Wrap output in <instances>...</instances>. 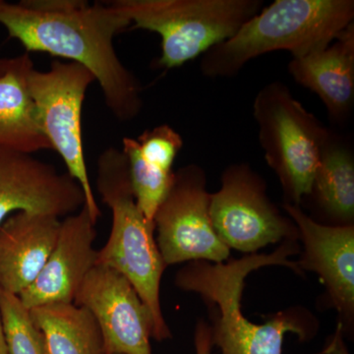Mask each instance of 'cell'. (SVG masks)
Here are the masks:
<instances>
[{"label": "cell", "instance_id": "2e32d148", "mask_svg": "<svg viewBox=\"0 0 354 354\" xmlns=\"http://www.w3.org/2000/svg\"><path fill=\"white\" fill-rule=\"evenodd\" d=\"M0 73V148L28 153L53 150L29 88L35 68L30 53L2 59Z\"/></svg>", "mask_w": 354, "mask_h": 354}, {"label": "cell", "instance_id": "d6986e66", "mask_svg": "<svg viewBox=\"0 0 354 354\" xmlns=\"http://www.w3.org/2000/svg\"><path fill=\"white\" fill-rule=\"evenodd\" d=\"M122 152L127 157L128 171L137 205L148 220L153 221L174 181V171L167 172L147 162L139 150L136 139L125 137Z\"/></svg>", "mask_w": 354, "mask_h": 354}, {"label": "cell", "instance_id": "9c48e42d", "mask_svg": "<svg viewBox=\"0 0 354 354\" xmlns=\"http://www.w3.org/2000/svg\"><path fill=\"white\" fill-rule=\"evenodd\" d=\"M206 183L199 165L174 172L171 189L153 218L156 241L167 266L188 261L223 263L230 257V249L212 223Z\"/></svg>", "mask_w": 354, "mask_h": 354}, {"label": "cell", "instance_id": "30bf717a", "mask_svg": "<svg viewBox=\"0 0 354 354\" xmlns=\"http://www.w3.org/2000/svg\"><path fill=\"white\" fill-rule=\"evenodd\" d=\"M74 304L88 310L94 317L101 330L104 354H152V317L120 272L95 265Z\"/></svg>", "mask_w": 354, "mask_h": 354}, {"label": "cell", "instance_id": "9a60e30c", "mask_svg": "<svg viewBox=\"0 0 354 354\" xmlns=\"http://www.w3.org/2000/svg\"><path fill=\"white\" fill-rule=\"evenodd\" d=\"M288 70L295 82L320 97L330 120L344 124L354 106V23L322 50L292 58Z\"/></svg>", "mask_w": 354, "mask_h": 354}, {"label": "cell", "instance_id": "52a82bcc", "mask_svg": "<svg viewBox=\"0 0 354 354\" xmlns=\"http://www.w3.org/2000/svg\"><path fill=\"white\" fill-rule=\"evenodd\" d=\"M95 81L82 65L60 60H53L48 71L34 68L29 75L30 92L44 134L64 160L67 174L82 188L85 207L97 225L101 209L88 177L82 130L86 93Z\"/></svg>", "mask_w": 354, "mask_h": 354}, {"label": "cell", "instance_id": "ffe728a7", "mask_svg": "<svg viewBox=\"0 0 354 354\" xmlns=\"http://www.w3.org/2000/svg\"><path fill=\"white\" fill-rule=\"evenodd\" d=\"M0 315L8 354H50L46 339L31 312L18 295L0 288Z\"/></svg>", "mask_w": 354, "mask_h": 354}, {"label": "cell", "instance_id": "8fae6325", "mask_svg": "<svg viewBox=\"0 0 354 354\" xmlns=\"http://www.w3.org/2000/svg\"><path fill=\"white\" fill-rule=\"evenodd\" d=\"M84 205L82 188L67 172L32 153L0 148V225L19 212L60 218Z\"/></svg>", "mask_w": 354, "mask_h": 354}, {"label": "cell", "instance_id": "d4e9b609", "mask_svg": "<svg viewBox=\"0 0 354 354\" xmlns=\"http://www.w3.org/2000/svg\"><path fill=\"white\" fill-rule=\"evenodd\" d=\"M2 67H3V64H2V59H0V73H1Z\"/></svg>", "mask_w": 354, "mask_h": 354}, {"label": "cell", "instance_id": "ac0fdd59", "mask_svg": "<svg viewBox=\"0 0 354 354\" xmlns=\"http://www.w3.org/2000/svg\"><path fill=\"white\" fill-rule=\"evenodd\" d=\"M50 354H104L99 326L88 310L74 304L30 309Z\"/></svg>", "mask_w": 354, "mask_h": 354}, {"label": "cell", "instance_id": "44dd1931", "mask_svg": "<svg viewBox=\"0 0 354 354\" xmlns=\"http://www.w3.org/2000/svg\"><path fill=\"white\" fill-rule=\"evenodd\" d=\"M141 155L158 169L172 172L174 160L183 147L181 135L169 124L147 129L136 138Z\"/></svg>", "mask_w": 354, "mask_h": 354}, {"label": "cell", "instance_id": "7a4b0ae2", "mask_svg": "<svg viewBox=\"0 0 354 354\" xmlns=\"http://www.w3.org/2000/svg\"><path fill=\"white\" fill-rule=\"evenodd\" d=\"M353 23V0H276L202 55L200 71L232 78L254 58L274 51L304 57L329 46Z\"/></svg>", "mask_w": 354, "mask_h": 354}, {"label": "cell", "instance_id": "5bb4252c", "mask_svg": "<svg viewBox=\"0 0 354 354\" xmlns=\"http://www.w3.org/2000/svg\"><path fill=\"white\" fill-rule=\"evenodd\" d=\"M59 218L19 212L0 225V288L19 295L38 278L59 234Z\"/></svg>", "mask_w": 354, "mask_h": 354}, {"label": "cell", "instance_id": "8992f818", "mask_svg": "<svg viewBox=\"0 0 354 354\" xmlns=\"http://www.w3.org/2000/svg\"><path fill=\"white\" fill-rule=\"evenodd\" d=\"M253 116L266 158L281 184L286 203L300 206L310 196L330 130L279 81L256 95Z\"/></svg>", "mask_w": 354, "mask_h": 354}, {"label": "cell", "instance_id": "6da1fadb", "mask_svg": "<svg viewBox=\"0 0 354 354\" xmlns=\"http://www.w3.org/2000/svg\"><path fill=\"white\" fill-rule=\"evenodd\" d=\"M0 24L26 53H46L87 68L99 83L104 102L121 122L143 108V87L121 62L116 35L131 22L109 2L82 0H0Z\"/></svg>", "mask_w": 354, "mask_h": 354}, {"label": "cell", "instance_id": "ba28073f", "mask_svg": "<svg viewBox=\"0 0 354 354\" xmlns=\"http://www.w3.org/2000/svg\"><path fill=\"white\" fill-rule=\"evenodd\" d=\"M209 216L221 241L254 254L279 241H297V225L281 215L266 193V183L246 162L227 167L220 190L209 194Z\"/></svg>", "mask_w": 354, "mask_h": 354}, {"label": "cell", "instance_id": "603a6c76", "mask_svg": "<svg viewBox=\"0 0 354 354\" xmlns=\"http://www.w3.org/2000/svg\"><path fill=\"white\" fill-rule=\"evenodd\" d=\"M342 324H337V330L332 337H330L329 344L326 346L325 349L321 354H351L344 341L342 335Z\"/></svg>", "mask_w": 354, "mask_h": 354}, {"label": "cell", "instance_id": "7402d4cb", "mask_svg": "<svg viewBox=\"0 0 354 354\" xmlns=\"http://www.w3.org/2000/svg\"><path fill=\"white\" fill-rule=\"evenodd\" d=\"M194 344L196 354H212L214 348L212 329L203 321L198 323L195 330Z\"/></svg>", "mask_w": 354, "mask_h": 354}, {"label": "cell", "instance_id": "cb8c5ba5", "mask_svg": "<svg viewBox=\"0 0 354 354\" xmlns=\"http://www.w3.org/2000/svg\"><path fill=\"white\" fill-rule=\"evenodd\" d=\"M0 354H8V351H7L6 335H4L3 324H2L1 315H0Z\"/></svg>", "mask_w": 354, "mask_h": 354}, {"label": "cell", "instance_id": "277c9868", "mask_svg": "<svg viewBox=\"0 0 354 354\" xmlns=\"http://www.w3.org/2000/svg\"><path fill=\"white\" fill-rule=\"evenodd\" d=\"M97 188L102 203L111 209L113 223L95 265L120 272L131 283L152 317V339H171L160 299V281L167 266L153 235L155 223L146 218L135 200L122 150L111 147L100 155Z\"/></svg>", "mask_w": 354, "mask_h": 354}, {"label": "cell", "instance_id": "e0dca14e", "mask_svg": "<svg viewBox=\"0 0 354 354\" xmlns=\"http://www.w3.org/2000/svg\"><path fill=\"white\" fill-rule=\"evenodd\" d=\"M320 208L341 225L354 218V153L348 140L330 131L314 177L311 194Z\"/></svg>", "mask_w": 354, "mask_h": 354}, {"label": "cell", "instance_id": "7c38bea8", "mask_svg": "<svg viewBox=\"0 0 354 354\" xmlns=\"http://www.w3.org/2000/svg\"><path fill=\"white\" fill-rule=\"evenodd\" d=\"M95 227L85 205L62 221L55 245L38 278L18 295L27 308L74 304L81 286L97 263Z\"/></svg>", "mask_w": 354, "mask_h": 354}, {"label": "cell", "instance_id": "3957f363", "mask_svg": "<svg viewBox=\"0 0 354 354\" xmlns=\"http://www.w3.org/2000/svg\"><path fill=\"white\" fill-rule=\"evenodd\" d=\"M298 252L297 241H285L271 254H250L227 264L193 261L179 270L176 286L199 293L218 308L211 328L212 339L221 354H281L286 333H295L300 339L308 337L307 330L290 314H279L264 325H257L242 315L241 311L246 277L266 266H285L299 274L301 270L297 262L290 260Z\"/></svg>", "mask_w": 354, "mask_h": 354}, {"label": "cell", "instance_id": "5b68a950", "mask_svg": "<svg viewBox=\"0 0 354 354\" xmlns=\"http://www.w3.org/2000/svg\"><path fill=\"white\" fill-rule=\"evenodd\" d=\"M132 28L160 37V68H178L204 55L241 29L263 0H114Z\"/></svg>", "mask_w": 354, "mask_h": 354}, {"label": "cell", "instance_id": "4fadbf2b", "mask_svg": "<svg viewBox=\"0 0 354 354\" xmlns=\"http://www.w3.org/2000/svg\"><path fill=\"white\" fill-rule=\"evenodd\" d=\"M283 209L304 241L299 269L316 272L333 306L342 315L354 312V227L317 223L300 206L286 203Z\"/></svg>", "mask_w": 354, "mask_h": 354}]
</instances>
